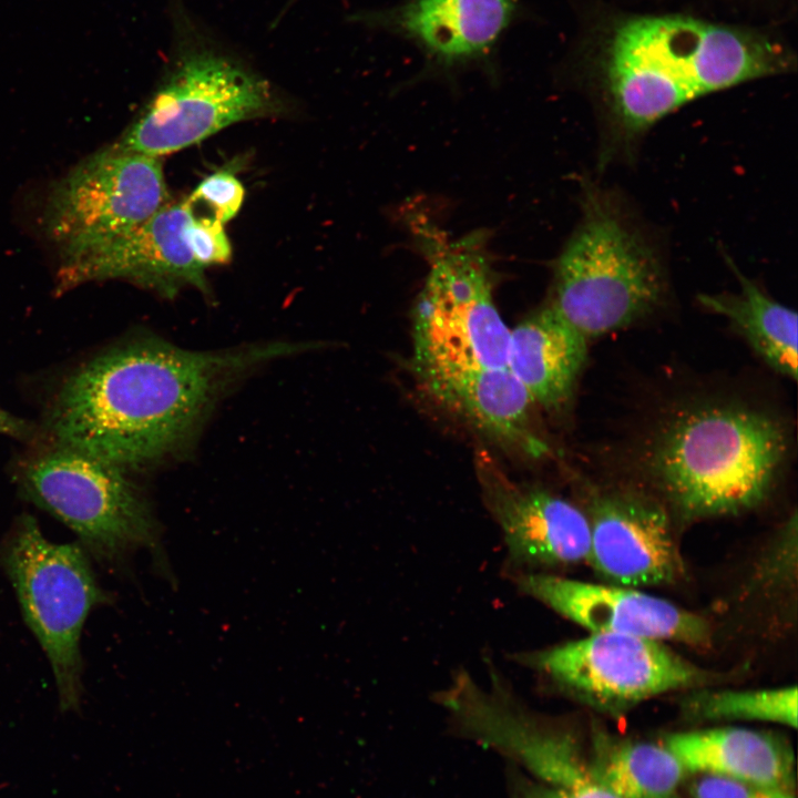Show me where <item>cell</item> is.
Returning <instances> with one entry per match:
<instances>
[{
  "mask_svg": "<svg viewBox=\"0 0 798 798\" xmlns=\"http://www.w3.org/2000/svg\"><path fill=\"white\" fill-rule=\"evenodd\" d=\"M80 543L47 540L37 521L21 515L0 545V563L16 591L27 625L52 667L63 710L82 695L80 638L91 610L109 602Z\"/></svg>",
  "mask_w": 798,
  "mask_h": 798,
  "instance_id": "8992f818",
  "label": "cell"
},
{
  "mask_svg": "<svg viewBox=\"0 0 798 798\" xmlns=\"http://www.w3.org/2000/svg\"><path fill=\"white\" fill-rule=\"evenodd\" d=\"M586 355L587 339L548 305L510 330L507 367L535 405L556 410L570 400Z\"/></svg>",
  "mask_w": 798,
  "mask_h": 798,
  "instance_id": "e0dca14e",
  "label": "cell"
},
{
  "mask_svg": "<svg viewBox=\"0 0 798 798\" xmlns=\"http://www.w3.org/2000/svg\"><path fill=\"white\" fill-rule=\"evenodd\" d=\"M0 433L14 438H29L32 429L24 420L0 408Z\"/></svg>",
  "mask_w": 798,
  "mask_h": 798,
  "instance_id": "484cf974",
  "label": "cell"
},
{
  "mask_svg": "<svg viewBox=\"0 0 798 798\" xmlns=\"http://www.w3.org/2000/svg\"><path fill=\"white\" fill-rule=\"evenodd\" d=\"M511 798H617L594 775L579 744L556 754L534 778L511 764Z\"/></svg>",
  "mask_w": 798,
  "mask_h": 798,
  "instance_id": "7402d4cb",
  "label": "cell"
},
{
  "mask_svg": "<svg viewBox=\"0 0 798 798\" xmlns=\"http://www.w3.org/2000/svg\"><path fill=\"white\" fill-rule=\"evenodd\" d=\"M596 778L617 798H678L687 771L661 743L605 740L598 735Z\"/></svg>",
  "mask_w": 798,
  "mask_h": 798,
  "instance_id": "ffe728a7",
  "label": "cell"
},
{
  "mask_svg": "<svg viewBox=\"0 0 798 798\" xmlns=\"http://www.w3.org/2000/svg\"><path fill=\"white\" fill-rule=\"evenodd\" d=\"M420 378L440 405L490 439L532 457L546 452L532 427L535 403L508 367Z\"/></svg>",
  "mask_w": 798,
  "mask_h": 798,
  "instance_id": "9a60e30c",
  "label": "cell"
},
{
  "mask_svg": "<svg viewBox=\"0 0 798 798\" xmlns=\"http://www.w3.org/2000/svg\"><path fill=\"white\" fill-rule=\"evenodd\" d=\"M193 216L187 198L168 202L125 235L63 260L57 291L88 282L122 278L167 298L187 285L207 293L205 268L194 258L185 236Z\"/></svg>",
  "mask_w": 798,
  "mask_h": 798,
  "instance_id": "4fadbf2b",
  "label": "cell"
},
{
  "mask_svg": "<svg viewBox=\"0 0 798 798\" xmlns=\"http://www.w3.org/2000/svg\"><path fill=\"white\" fill-rule=\"evenodd\" d=\"M310 348L284 341L194 351L155 336L95 357L63 382L49 416L57 446L129 471L185 452L218 399L269 360Z\"/></svg>",
  "mask_w": 798,
  "mask_h": 798,
  "instance_id": "6da1fadb",
  "label": "cell"
},
{
  "mask_svg": "<svg viewBox=\"0 0 798 798\" xmlns=\"http://www.w3.org/2000/svg\"><path fill=\"white\" fill-rule=\"evenodd\" d=\"M514 0H412L391 12L402 33L443 61L485 51L508 25Z\"/></svg>",
  "mask_w": 798,
  "mask_h": 798,
  "instance_id": "ac0fdd59",
  "label": "cell"
},
{
  "mask_svg": "<svg viewBox=\"0 0 798 798\" xmlns=\"http://www.w3.org/2000/svg\"><path fill=\"white\" fill-rule=\"evenodd\" d=\"M589 562L611 584L640 587L674 582L683 572L669 512L642 488L591 487Z\"/></svg>",
  "mask_w": 798,
  "mask_h": 798,
  "instance_id": "8fae6325",
  "label": "cell"
},
{
  "mask_svg": "<svg viewBox=\"0 0 798 798\" xmlns=\"http://www.w3.org/2000/svg\"><path fill=\"white\" fill-rule=\"evenodd\" d=\"M664 295L652 247L603 198L589 195L554 265L549 306L589 340L645 318Z\"/></svg>",
  "mask_w": 798,
  "mask_h": 798,
  "instance_id": "5b68a950",
  "label": "cell"
},
{
  "mask_svg": "<svg viewBox=\"0 0 798 798\" xmlns=\"http://www.w3.org/2000/svg\"><path fill=\"white\" fill-rule=\"evenodd\" d=\"M518 589L590 633H617L693 646L709 644L702 616L635 587L596 584L541 571L519 572Z\"/></svg>",
  "mask_w": 798,
  "mask_h": 798,
  "instance_id": "5bb4252c",
  "label": "cell"
},
{
  "mask_svg": "<svg viewBox=\"0 0 798 798\" xmlns=\"http://www.w3.org/2000/svg\"><path fill=\"white\" fill-rule=\"evenodd\" d=\"M276 106L268 83L212 48L188 47L114 144L153 157L181 151Z\"/></svg>",
  "mask_w": 798,
  "mask_h": 798,
  "instance_id": "ba28073f",
  "label": "cell"
},
{
  "mask_svg": "<svg viewBox=\"0 0 798 798\" xmlns=\"http://www.w3.org/2000/svg\"><path fill=\"white\" fill-rule=\"evenodd\" d=\"M477 471L509 561L520 572L589 560L591 531L584 510L546 489L511 480L487 453H479Z\"/></svg>",
  "mask_w": 798,
  "mask_h": 798,
  "instance_id": "7c38bea8",
  "label": "cell"
},
{
  "mask_svg": "<svg viewBox=\"0 0 798 798\" xmlns=\"http://www.w3.org/2000/svg\"><path fill=\"white\" fill-rule=\"evenodd\" d=\"M662 744L687 773L795 788L794 751L773 733L723 726L666 734Z\"/></svg>",
  "mask_w": 798,
  "mask_h": 798,
  "instance_id": "2e32d148",
  "label": "cell"
},
{
  "mask_svg": "<svg viewBox=\"0 0 798 798\" xmlns=\"http://www.w3.org/2000/svg\"><path fill=\"white\" fill-rule=\"evenodd\" d=\"M514 659L567 696L611 715L668 692L705 687L716 677L662 641L617 633H590Z\"/></svg>",
  "mask_w": 798,
  "mask_h": 798,
  "instance_id": "9c48e42d",
  "label": "cell"
},
{
  "mask_svg": "<svg viewBox=\"0 0 798 798\" xmlns=\"http://www.w3.org/2000/svg\"><path fill=\"white\" fill-rule=\"evenodd\" d=\"M415 231L429 263L412 315L419 377L507 367L510 329L494 304L485 232L449 238L426 222Z\"/></svg>",
  "mask_w": 798,
  "mask_h": 798,
  "instance_id": "277c9868",
  "label": "cell"
},
{
  "mask_svg": "<svg viewBox=\"0 0 798 798\" xmlns=\"http://www.w3.org/2000/svg\"><path fill=\"white\" fill-rule=\"evenodd\" d=\"M245 191L231 168L219 170L205 177L187 197L192 205L206 204L213 218L225 224L236 216L242 207Z\"/></svg>",
  "mask_w": 798,
  "mask_h": 798,
  "instance_id": "603a6c76",
  "label": "cell"
},
{
  "mask_svg": "<svg viewBox=\"0 0 798 798\" xmlns=\"http://www.w3.org/2000/svg\"><path fill=\"white\" fill-rule=\"evenodd\" d=\"M788 421L728 395L671 405L635 440L630 463L646 491L686 520L738 514L763 503L786 470Z\"/></svg>",
  "mask_w": 798,
  "mask_h": 798,
  "instance_id": "7a4b0ae2",
  "label": "cell"
},
{
  "mask_svg": "<svg viewBox=\"0 0 798 798\" xmlns=\"http://www.w3.org/2000/svg\"><path fill=\"white\" fill-rule=\"evenodd\" d=\"M786 64L777 47L736 29L685 17L636 18L610 44V106L621 131L637 135L696 98Z\"/></svg>",
  "mask_w": 798,
  "mask_h": 798,
  "instance_id": "3957f363",
  "label": "cell"
},
{
  "mask_svg": "<svg viewBox=\"0 0 798 798\" xmlns=\"http://www.w3.org/2000/svg\"><path fill=\"white\" fill-rule=\"evenodd\" d=\"M689 792L693 798H796L790 790L712 775H698Z\"/></svg>",
  "mask_w": 798,
  "mask_h": 798,
  "instance_id": "d4e9b609",
  "label": "cell"
},
{
  "mask_svg": "<svg viewBox=\"0 0 798 798\" xmlns=\"http://www.w3.org/2000/svg\"><path fill=\"white\" fill-rule=\"evenodd\" d=\"M185 236L194 258L204 268L231 262L232 246L222 222L212 216L194 215L186 226Z\"/></svg>",
  "mask_w": 798,
  "mask_h": 798,
  "instance_id": "cb8c5ba5",
  "label": "cell"
},
{
  "mask_svg": "<svg viewBox=\"0 0 798 798\" xmlns=\"http://www.w3.org/2000/svg\"><path fill=\"white\" fill-rule=\"evenodd\" d=\"M24 495L68 525L84 551L115 564L140 548L155 549L157 523L126 471L55 446L18 472Z\"/></svg>",
  "mask_w": 798,
  "mask_h": 798,
  "instance_id": "52a82bcc",
  "label": "cell"
},
{
  "mask_svg": "<svg viewBox=\"0 0 798 798\" xmlns=\"http://www.w3.org/2000/svg\"><path fill=\"white\" fill-rule=\"evenodd\" d=\"M692 720H751L797 727V687L748 690L694 688L682 702Z\"/></svg>",
  "mask_w": 798,
  "mask_h": 798,
  "instance_id": "44dd1931",
  "label": "cell"
},
{
  "mask_svg": "<svg viewBox=\"0 0 798 798\" xmlns=\"http://www.w3.org/2000/svg\"><path fill=\"white\" fill-rule=\"evenodd\" d=\"M738 293L700 294L698 301L726 317L757 355L774 370L797 379V314L774 300L734 267Z\"/></svg>",
  "mask_w": 798,
  "mask_h": 798,
  "instance_id": "d6986e66",
  "label": "cell"
},
{
  "mask_svg": "<svg viewBox=\"0 0 798 798\" xmlns=\"http://www.w3.org/2000/svg\"><path fill=\"white\" fill-rule=\"evenodd\" d=\"M167 203L158 157L112 145L81 161L52 187L44 228L66 260L125 235Z\"/></svg>",
  "mask_w": 798,
  "mask_h": 798,
  "instance_id": "30bf717a",
  "label": "cell"
}]
</instances>
